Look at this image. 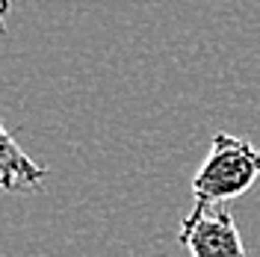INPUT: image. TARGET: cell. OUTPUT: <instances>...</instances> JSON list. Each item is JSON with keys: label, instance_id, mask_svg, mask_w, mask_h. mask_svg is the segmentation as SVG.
Here are the masks:
<instances>
[{"label": "cell", "instance_id": "cell-1", "mask_svg": "<svg viewBox=\"0 0 260 257\" xmlns=\"http://www.w3.org/2000/svg\"><path fill=\"white\" fill-rule=\"evenodd\" d=\"M260 177V148L234 133L219 130L210 139V151L192 177L195 210L222 207L231 198H240Z\"/></svg>", "mask_w": 260, "mask_h": 257}, {"label": "cell", "instance_id": "cell-3", "mask_svg": "<svg viewBox=\"0 0 260 257\" xmlns=\"http://www.w3.org/2000/svg\"><path fill=\"white\" fill-rule=\"evenodd\" d=\"M50 172L32 160L30 154L15 142L0 118V189L6 192H39Z\"/></svg>", "mask_w": 260, "mask_h": 257}, {"label": "cell", "instance_id": "cell-2", "mask_svg": "<svg viewBox=\"0 0 260 257\" xmlns=\"http://www.w3.org/2000/svg\"><path fill=\"white\" fill-rule=\"evenodd\" d=\"M178 240L192 257H245L240 231L225 207H192V213L180 222Z\"/></svg>", "mask_w": 260, "mask_h": 257}, {"label": "cell", "instance_id": "cell-4", "mask_svg": "<svg viewBox=\"0 0 260 257\" xmlns=\"http://www.w3.org/2000/svg\"><path fill=\"white\" fill-rule=\"evenodd\" d=\"M12 9V0H0V36H6V12Z\"/></svg>", "mask_w": 260, "mask_h": 257}]
</instances>
